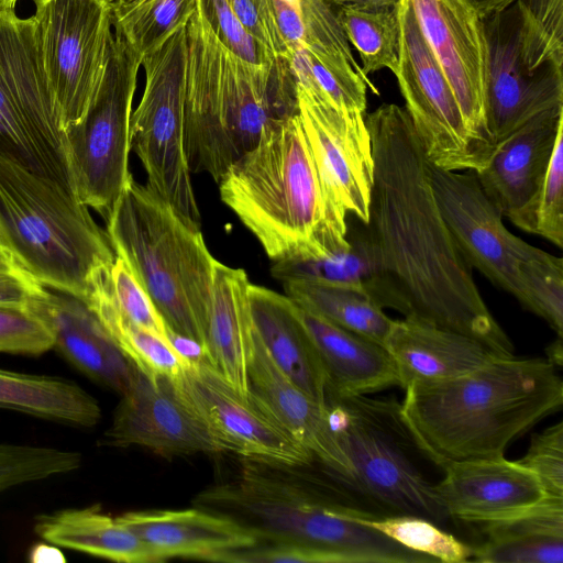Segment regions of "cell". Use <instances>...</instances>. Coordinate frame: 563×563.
<instances>
[{
  "label": "cell",
  "instance_id": "30",
  "mask_svg": "<svg viewBox=\"0 0 563 563\" xmlns=\"http://www.w3.org/2000/svg\"><path fill=\"white\" fill-rule=\"evenodd\" d=\"M0 408L82 428L96 426L101 418L98 401L76 383L3 368H0Z\"/></svg>",
  "mask_w": 563,
  "mask_h": 563
},
{
  "label": "cell",
  "instance_id": "16",
  "mask_svg": "<svg viewBox=\"0 0 563 563\" xmlns=\"http://www.w3.org/2000/svg\"><path fill=\"white\" fill-rule=\"evenodd\" d=\"M175 382L220 452L287 467L308 466L316 461L250 397L239 394L210 362L190 365Z\"/></svg>",
  "mask_w": 563,
  "mask_h": 563
},
{
  "label": "cell",
  "instance_id": "25",
  "mask_svg": "<svg viewBox=\"0 0 563 563\" xmlns=\"http://www.w3.org/2000/svg\"><path fill=\"white\" fill-rule=\"evenodd\" d=\"M118 519L164 561H210L219 553L254 545L256 536L239 522L198 507L183 510L128 511Z\"/></svg>",
  "mask_w": 563,
  "mask_h": 563
},
{
  "label": "cell",
  "instance_id": "42",
  "mask_svg": "<svg viewBox=\"0 0 563 563\" xmlns=\"http://www.w3.org/2000/svg\"><path fill=\"white\" fill-rule=\"evenodd\" d=\"M197 8L218 40L234 55L256 67L278 63L246 32L227 0H197Z\"/></svg>",
  "mask_w": 563,
  "mask_h": 563
},
{
  "label": "cell",
  "instance_id": "51",
  "mask_svg": "<svg viewBox=\"0 0 563 563\" xmlns=\"http://www.w3.org/2000/svg\"><path fill=\"white\" fill-rule=\"evenodd\" d=\"M482 16L504 11L515 4L518 0H466Z\"/></svg>",
  "mask_w": 563,
  "mask_h": 563
},
{
  "label": "cell",
  "instance_id": "19",
  "mask_svg": "<svg viewBox=\"0 0 563 563\" xmlns=\"http://www.w3.org/2000/svg\"><path fill=\"white\" fill-rule=\"evenodd\" d=\"M489 53L486 128L493 146L534 119L563 110V71L531 74L517 46L515 4L483 18Z\"/></svg>",
  "mask_w": 563,
  "mask_h": 563
},
{
  "label": "cell",
  "instance_id": "17",
  "mask_svg": "<svg viewBox=\"0 0 563 563\" xmlns=\"http://www.w3.org/2000/svg\"><path fill=\"white\" fill-rule=\"evenodd\" d=\"M410 2L470 134L489 158L494 146L486 128L489 53L483 18L466 0Z\"/></svg>",
  "mask_w": 563,
  "mask_h": 563
},
{
  "label": "cell",
  "instance_id": "22",
  "mask_svg": "<svg viewBox=\"0 0 563 563\" xmlns=\"http://www.w3.org/2000/svg\"><path fill=\"white\" fill-rule=\"evenodd\" d=\"M27 308L46 324L53 349L69 364L120 395L128 389L134 365L86 301L45 287Z\"/></svg>",
  "mask_w": 563,
  "mask_h": 563
},
{
  "label": "cell",
  "instance_id": "18",
  "mask_svg": "<svg viewBox=\"0 0 563 563\" xmlns=\"http://www.w3.org/2000/svg\"><path fill=\"white\" fill-rule=\"evenodd\" d=\"M100 444L141 446L163 456L220 452L180 396L175 379L150 376L135 366Z\"/></svg>",
  "mask_w": 563,
  "mask_h": 563
},
{
  "label": "cell",
  "instance_id": "15",
  "mask_svg": "<svg viewBox=\"0 0 563 563\" xmlns=\"http://www.w3.org/2000/svg\"><path fill=\"white\" fill-rule=\"evenodd\" d=\"M430 177L443 218L467 263L526 307L530 269L547 252L508 231L473 172L443 170L430 164Z\"/></svg>",
  "mask_w": 563,
  "mask_h": 563
},
{
  "label": "cell",
  "instance_id": "46",
  "mask_svg": "<svg viewBox=\"0 0 563 563\" xmlns=\"http://www.w3.org/2000/svg\"><path fill=\"white\" fill-rule=\"evenodd\" d=\"M246 32L275 60H290L279 31L273 0H227Z\"/></svg>",
  "mask_w": 563,
  "mask_h": 563
},
{
  "label": "cell",
  "instance_id": "43",
  "mask_svg": "<svg viewBox=\"0 0 563 563\" xmlns=\"http://www.w3.org/2000/svg\"><path fill=\"white\" fill-rule=\"evenodd\" d=\"M110 279L115 301L134 323L167 341V324L128 263L114 257Z\"/></svg>",
  "mask_w": 563,
  "mask_h": 563
},
{
  "label": "cell",
  "instance_id": "34",
  "mask_svg": "<svg viewBox=\"0 0 563 563\" xmlns=\"http://www.w3.org/2000/svg\"><path fill=\"white\" fill-rule=\"evenodd\" d=\"M349 250L321 258L274 261L271 274L282 283L313 280L362 290L385 308V289L365 231Z\"/></svg>",
  "mask_w": 563,
  "mask_h": 563
},
{
  "label": "cell",
  "instance_id": "13",
  "mask_svg": "<svg viewBox=\"0 0 563 563\" xmlns=\"http://www.w3.org/2000/svg\"><path fill=\"white\" fill-rule=\"evenodd\" d=\"M398 18L400 42L395 76L428 161L443 170H479L488 156L470 134L455 96L420 30L410 0H399Z\"/></svg>",
  "mask_w": 563,
  "mask_h": 563
},
{
  "label": "cell",
  "instance_id": "35",
  "mask_svg": "<svg viewBox=\"0 0 563 563\" xmlns=\"http://www.w3.org/2000/svg\"><path fill=\"white\" fill-rule=\"evenodd\" d=\"M110 7L114 33L142 58L187 25L197 0H115Z\"/></svg>",
  "mask_w": 563,
  "mask_h": 563
},
{
  "label": "cell",
  "instance_id": "9",
  "mask_svg": "<svg viewBox=\"0 0 563 563\" xmlns=\"http://www.w3.org/2000/svg\"><path fill=\"white\" fill-rule=\"evenodd\" d=\"M0 153L74 191L65 131L33 16L0 12Z\"/></svg>",
  "mask_w": 563,
  "mask_h": 563
},
{
  "label": "cell",
  "instance_id": "3",
  "mask_svg": "<svg viewBox=\"0 0 563 563\" xmlns=\"http://www.w3.org/2000/svg\"><path fill=\"white\" fill-rule=\"evenodd\" d=\"M221 200L272 261L350 249L346 211L324 184L298 113L266 124L218 181Z\"/></svg>",
  "mask_w": 563,
  "mask_h": 563
},
{
  "label": "cell",
  "instance_id": "31",
  "mask_svg": "<svg viewBox=\"0 0 563 563\" xmlns=\"http://www.w3.org/2000/svg\"><path fill=\"white\" fill-rule=\"evenodd\" d=\"M305 47L333 79L342 104L365 113L367 79L355 62L336 9L327 0H300Z\"/></svg>",
  "mask_w": 563,
  "mask_h": 563
},
{
  "label": "cell",
  "instance_id": "23",
  "mask_svg": "<svg viewBox=\"0 0 563 563\" xmlns=\"http://www.w3.org/2000/svg\"><path fill=\"white\" fill-rule=\"evenodd\" d=\"M247 396L309 450L334 481L346 474L347 461L330 428L325 406L308 396L275 364L255 329Z\"/></svg>",
  "mask_w": 563,
  "mask_h": 563
},
{
  "label": "cell",
  "instance_id": "37",
  "mask_svg": "<svg viewBox=\"0 0 563 563\" xmlns=\"http://www.w3.org/2000/svg\"><path fill=\"white\" fill-rule=\"evenodd\" d=\"M343 31L362 60L364 76L384 68L396 75L400 42L398 3L382 9L336 8Z\"/></svg>",
  "mask_w": 563,
  "mask_h": 563
},
{
  "label": "cell",
  "instance_id": "38",
  "mask_svg": "<svg viewBox=\"0 0 563 563\" xmlns=\"http://www.w3.org/2000/svg\"><path fill=\"white\" fill-rule=\"evenodd\" d=\"M350 517L369 527L398 544L428 555L437 562L462 563L471 561L473 548L441 529L435 522L415 515L371 516L354 510Z\"/></svg>",
  "mask_w": 563,
  "mask_h": 563
},
{
  "label": "cell",
  "instance_id": "28",
  "mask_svg": "<svg viewBox=\"0 0 563 563\" xmlns=\"http://www.w3.org/2000/svg\"><path fill=\"white\" fill-rule=\"evenodd\" d=\"M249 298L254 329L275 364L308 396L325 406V374L296 302L252 283Z\"/></svg>",
  "mask_w": 563,
  "mask_h": 563
},
{
  "label": "cell",
  "instance_id": "40",
  "mask_svg": "<svg viewBox=\"0 0 563 563\" xmlns=\"http://www.w3.org/2000/svg\"><path fill=\"white\" fill-rule=\"evenodd\" d=\"M527 232L563 247V131L556 136L545 176L532 203Z\"/></svg>",
  "mask_w": 563,
  "mask_h": 563
},
{
  "label": "cell",
  "instance_id": "52",
  "mask_svg": "<svg viewBox=\"0 0 563 563\" xmlns=\"http://www.w3.org/2000/svg\"><path fill=\"white\" fill-rule=\"evenodd\" d=\"M548 360L555 366H562L563 360V347L562 338L558 336V340L548 347Z\"/></svg>",
  "mask_w": 563,
  "mask_h": 563
},
{
  "label": "cell",
  "instance_id": "55",
  "mask_svg": "<svg viewBox=\"0 0 563 563\" xmlns=\"http://www.w3.org/2000/svg\"><path fill=\"white\" fill-rule=\"evenodd\" d=\"M5 253H10L9 250L4 246L1 238H0V255L1 254H5Z\"/></svg>",
  "mask_w": 563,
  "mask_h": 563
},
{
  "label": "cell",
  "instance_id": "41",
  "mask_svg": "<svg viewBox=\"0 0 563 563\" xmlns=\"http://www.w3.org/2000/svg\"><path fill=\"white\" fill-rule=\"evenodd\" d=\"M471 560L482 563H562L563 537L515 534L486 538L473 548Z\"/></svg>",
  "mask_w": 563,
  "mask_h": 563
},
{
  "label": "cell",
  "instance_id": "24",
  "mask_svg": "<svg viewBox=\"0 0 563 563\" xmlns=\"http://www.w3.org/2000/svg\"><path fill=\"white\" fill-rule=\"evenodd\" d=\"M384 347L404 389L452 379L500 357L474 338L411 318L393 320Z\"/></svg>",
  "mask_w": 563,
  "mask_h": 563
},
{
  "label": "cell",
  "instance_id": "10",
  "mask_svg": "<svg viewBox=\"0 0 563 563\" xmlns=\"http://www.w3.org/2000/svg\"><path fill=\"white\" fill-rule=\"evenodd\" d=\"M186 54L184 26L142 57L145 86L130 118V150L146 172V186L188 223L200 228L201 217L184 150Z\"/></svg>",
  "mask_w": 563,
  "mask_h": 563
},
{
  "label": "cell",
  "instance_id": "12",
  "mask_svg": "<svg viewBox=\"0 0 563 563\" xmlns=\"http://www.w3.org/2000/svg\"><path fill=\"white\" fill-rule=\"evenodd\" d=\"M44 73L64 131L87 112L102 82L113 37L107 0H35Z\"/></svg>",
  "mask_w": 563,
  "mask_h": 563
},
{
  "label": "cell",
  "instance_id": "54",
  "mask_svg": "<svg viewBox=\"0 0 563 563\" xmlns=\"http://www.w3.org/2000/svg\"><path fill=\"white\" fill-rule=\"evenodd\" d=\"M284 1L300 12V0H284Z\"/></svg>",
  "mask_w": 563,
  "mask_h": 563
},
{
  "label": "cell",
  "instance_id": "36",
  "mask_svg": "<svg viewBox=\"0 0 563 563\" xmlns=\"http://www.w3.org/2000/svg\"><path fill=\"white\" fill-rule=\"evenodd\" d=\"M519 57L531 73L563 71V0H518Z\"/></svg>",
  "mask_w": 563,
  "mask_h": 563
},
{
  "label": "cell",
  "instance_id": "7",
  "mask_svg": "<svg viewBox=\"0 0 563 563\" xmlns=\"http://www.w3.org/2000/svg\"><path fill=\"white\" fill-rule=\"evenodd\" d=\"M0 238L43 286L84 301L95 275L115 257L107 233L76 195L2 153Z\"/></svg>",
  "mask_w": 563,
  "mask_h": 563
},
{
  "label": "cell",
  "instance_id": "33",
  "mask_svg": "<svg viewBox=\"0 0 563 563\" xmlns=\"http://www.w3.org/2000/svg\"><path fill=\"white\" fill-rule=\"evenodd\" d=\"M283 286L297 305L384 346L393 319L366 292L313 280H288Z\"/></svg>",
  "mask_w": 563,
  "mask_h": 563
},
{
  "label": "cell",
  "instance_id": "20",
  "mask_svg": "<svg viewBox=\"0 0 563 563\" xmlns=\"http://www.w3.org/2000/svg\"><path fill=\"white\" fill-rule=\"evenodd\" d=\"M443 472L435 497L449 518L465 522L498 520L545 497L533 473L504 456L453 462Z\"/></svg>",
  "mask_w": 563,
  "mask_h": 563
},
{
  "label": "cell",
  "instance_id": "27",
  "mask_svg": "<svg viewBox=\"0 0 563 563\" xmlns=\"http://www.w3.org/2000/svg\"><path fill=\"white\" fill-rule=\"evenodd\" d=\"M249 286L243 269L216 261L205 327V349L210 364L246 398L247 367L254 344Z\"/></svg>",
  "mask_w": 563,
  "mask_h": 563
},
{
  "label": "cell",
  "instance_id": "8",
  "mask_svg": "<svg viewBox=\"0 0 563 563\" xmlns=\"http://www.w3.org/2000/svg\"><path fill=\"white\" fill-rule=\"evenodd\" d=\"M394 399L325 393L327 417L347 461L334 484L372 516L415 515L437 525L449 517L415 456L421 453Z\"/></svg>",
  "mask_w": 563,
  "mask_h": 563
},
{
  "label": "cell",
  "instance_id": "32",
  "mask_svg": "<svg viewBox=\"0 0 563 563\" xmlns=\"http://www.w3.org/2000/svg\"><path fill=\"white\" fill-rule=\"evenodd\" d=\"M110 267L95 275L85 301L136 368L150 376L177 379L188 367L187 364L168 341L134 323L120 309L112 291Z\"/></svg>",
  "mask_w": 563,
  "mask_h": 563
},
{
  "label": "cell",
  "instance_id": "47",
  "mask_svg": "<svg viewBox=\"0 0 563 563\" xmlns=\"http://www.w3.org/2000/svg\"><path fill=\"white\" fill-rule=\"evenodd\" d=\"M44 289L11 253L0 255V307L27 308Z\"/></svg>",
  "mask_w": 563,
  "mask_h": 563
},
{
  "label": "cell",
  "instance_id": "5",
  "mask_svg": "<svg viewBox=\"0 0 563 563\" xmlns=\"http://www.w3.org/2000/svg\"><path fill=\"white\" fill-rule=\"evenodd\" d=\"M184 150L190 173L217 183L263 128L297 113L289 62L256 67L229 51L196 9L186 25Z\"/></svg>",
  "mask_w": 563,
  "mask_h": 563
},
{
  "label": "cell",
  "instance_id": "11",
  "mask_svg": "<svg viewBox=\"0 0 563 563\" xmlns=\"http://www.w3.org/2000/svg\"><path fill=\"white\" fill-rule=\"evenodd\" d=\"M141 59L114 33L96 97L81 120L65 130L75 195L104 220L132 176L130 118Z\"/></svg>",
  "mask_w": 563,
  "mask_h": 563
},
{
  "label": "cell",
  "instance_id": "6",
  "mask_svg": "<svg viewBox=\"0 0 563 563\" xmlns=\"http://www.w3.org/2000/svg\"><path fill=\"white\" fill-rule=\"evenodd\" d=\"M107 235L166 324L205 346L216 258L200 228L130 177L106 220Z\"/></svg>",
  "mask_w": 563,
  "mask_h": 563
},
{
  "label": "cell",
  "instance_id": "1",
  "mask_svg": "<svg viewBox=\"0 0 563 563\" xmlns=\"http://www.w3.org/2000/svg\"><path fill=\"white\" fill-rule=\"evenodd\" d=\"M374 156L364 224L385 289V307L474 338L500 357L514 345L487 308L438 205L430 162L405 108L365 115Z\"/></svg>",
  "mask_w": 563,
  "mask_h": 563
},
{
  "label": "cell",
  "instance_id": "53",
  "mask_svg": "<svg viewBox=\"0 0 563 563\" xmlns=\"http://www.w3.org/2000/svg\"><path fill=\"white\" fill-rule=\"evenodd\" d=\"M18 1L19 0H0V12L14 11Z\"/></svg>",
  "mask_w": 563,
  "mask_h": 563
},
{
  "label": "cell",
  "instance_id": "14",
  "mask_svg": "<svg viewBox=\"0 0 563 563\" xmlns=\"http://www.w3.org/2000/svg\"><path fill=\"white\" fill-rule=\"evenodd\" d=\"M297 113L320 175L336 202L368 221L374 156L365 114L343 111L319 87L306 48L292 53Z\"/></svg>",
  "mask_w": 563,
  "mask_h": 563
},
{
  "label": "cell",
  "instance_id": "4",
  "mask_svg": "<svg viewBox=\"0 0 563 563\" xmlns=\"http://www.w3.org/2000/svg\"><path fill=\"white\" fill-rule=\"evenodd\" d=\"M294 468L244 460L236 476L198 494L194 506L239 522L257 542L302 544L333 563L437 562L356 522L350 514L362 509L335 484Z\"/></svg>",
  "mask_w": 563,
  "mask_h": 563
},
{
  "label": "cell",
  "instance_id": "48",
  "mask_svg": "<svg viewBox=\"0 0 563 563\" xmlns=\"http://www.w3.org/2000/svg\"><path fill=\"white\" fill-rule=\"evenodd\" d=\"M276 21L291 54L305 47V26L301 14L284 0H273Z\"/></svg>",
  "mask_w": 563,
  "mask_h": 563
},
{
  "label": "cell",
  "instance_id": "56",
  "mask_svg": "<svg viewBox=\"0 0 563 563\" xmlns=\"http://www.w3.org/2000/svg\"><path fill=\"white\" fill-rule=\"evenodd\" d=\"M107 1H108V2H113V1H115V0H107Z\"/></svg>",
  "mask_w": 563,
  "mask_h": 563
},
{
  "label": "cell",
  "instance_id": "44",
  "mask_svg": "<svg viewBox=\"0 0 563 563\" xmlns=\"http://www.w3.org/2000/svg\"><path fill=\"white\" fill-rule=\"evenodd\" d=\"M517 462L536 475L547 497L563 499V422L533 434Z\"/></svg>",
  "mask_w": 563,
  "mask_h": 563
},
{
  "label": "cell",
  "instance_id": "50",
  "mask_svg": "<svg viewBox=\"0 0 563 563\" xmlns=\"http://www.w3.org/2000/svg\"><path fill=\"white\" fill-rule=\"evenodd\" d=\"M334 8L382 9L395 7L399 0H327Z\"/></svg>",
  "mask_w": 563,
  "mask_h": 563
},
{
  "label": "cell",
  "instance_id": "39",
  "mask_svg": "<svg viewBox=\"0 0 563 563\" xmlns=\"http://www.w3.org/2000/svg\"><path fill=\"white\" fill-rule=\"evenodd\" d=\"M81 455L49 446L0 443V492L78 470Z\"/></svg>",
  "mask_w": 563,
  "mask_h": 563
},
{
  "label": "cell",
  "instance_id": "49",
  "mask_svg": "<svg viewBox=\"0 0 563 563\" xmlns=\"http://www.w3.org/2000/svg\"><path fill=\"white\" fill-rule=\"evenodd\" d=\"M167 341L188 367L202 362H209L206 349L199 341L175 332L168 325Z\"/></svg>",
  "mask_w": 563,
  "mask_h": 563
},
{
  "label": "cell",
  "instance_id": "29",
  "mask_svg": "<svg viewBox=\"0 0 563 563\" xmlns=\"http://www.w3.org/2000/svg\"><path fill=\"white\" fill-rule=\"evenodd\" d=\"M34 532L47 543L120 563L163 562L162 555L99 507L42 514Z\"/></svg>",
  "mask_w": 563,
  "mask_h": 563
},
{
  "label": "cell",
  "instance_id": "2",
  "mask_svg": "<svg viewBox=\"0 0 563 563\" xmlns=\"http://www.w3.org/2000/svg\"><path fill=\"white\" fill-rule=\"evenodd\" d=\"M399 405L421 454L450 463L504 456L508 444L563 405V380L548 358L498 357L462 376L411 383Z\"/></svg>",
  "mask_w": 563,
  "mask_h": 563
},
{
  "label": "cell",
  "instance_id": "45",
  "mask_svg": "<svg viewBox=\"0 0 563 563\" xmlns=\"http://www.w3.org/2000/svg\"><path fill=\"white\" fill-rule=\"evenodd\" d=\"M52 349L48 328L29 308L0 307V353L37 356Z\"/></svg>",
  "mask_w": 563,
  "mask_h": 563
},
{
  "label": "cell",
  "instance_id": "21",
  "mask_svg": "<svg viewBox=\"0 0 563 563\" xmlns=\"http://www.w3.org/2000/svg\"><path fill=\"white\" fill-rule=\"evenodd\" d=\"M561 131L563 110L543 114L498 143L474 173L501 216L523 231Z\"/></svg>",
  "mask_w": 563,
  "mask_h": 563
},
{
  "label": "cell",
  "instance_id": "26",
  "mask_svg": "<svg viewBox=\"0 0 563 563\" xmlns=\"http://www.w3.org/2000/svg\"><path fill=\"white\" fill-rule=\"evenodd\" d=\"M297 307L322 364L328 391L366 395L401 387L394 361L382 344Z\"/></svg>",
  "mask_w": 563,
  "mask_h": 563
}]
</instances>
